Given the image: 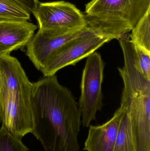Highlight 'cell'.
<instances>
[{
	"label": "cell",
	"mask_w": 150,
	"mask_h": 151,
	"mask_svg": "<svg viewBox=\"0 0 150 151\" xmlns=\"http://www.w3.org/2000/svg\"><path fill=\"white\" fill-rule=\"evenodd\" d=\"M37 28L29 21H0V56L26 47Z\"/></svg>",
	"instance_id": "9c48e42d"
},
{
	"label": "cell",
	"mask_w": 150,
	"mask_h": 151,
	"mask_svg": "<svg viewBox=\"0 0 150 151\" xmlns=\"http://www.w3.org/2000/svg\"><path fill=\"white\" fill-rule=\"evenodd\" d=\"M33 14L39 4L38 0H11Z\"/></svg>",
	"instance_id": "2e32d148"
},
{
	"label": "cell",
	"mask_w": 150,
	"mask_h": 151,
	"mask_svg": "<svg viewBox=\"0 0 150 151\" xmlns=\"http://www.w3.org/2000/svg\"><path fill=\"white\" fill-rule=\"evenodd\" d=\"M0 151H29L20 138L0 128Z\"/></svg>",
	"instance_id": "5bb4252c"
},
{
	"label": "cell",
	"mask_w": 150,
	"mask_h": 151,
	"mask_svg": "<svg viewBox=\"0 0 150 151\" xmlns=\"http://www.w3.org/2000/svg\"><path fill=\"white\" fill-rule=\"evenodd\" d=\"M33 14L39 30L57 35L75 33L88 27L85 15L74 4L65 1L39 3Z\"/></svg>",
	"instance_id": "5b68a950"
},
{
	"label": "cell",
	"mask_w": 150,
	"mask_h": 151,
	"mask_svg": "<svg viewBox=\"0 0 150 151\" xmlns=\"http://www.w3.org/2000/svg\"><path fill=\"white\" fill-rule=\"evenodd\" d=\"M118 40L124 60V66L118 68L124 84L120 106L129 113L137 151H150V81L136 66L129 36Z\"/></svg>",
	"instance_id": "3957f363"
},
{
	"label": "cell",
	"mask_w": 150,
	"mask_h": 151,
	"mask_svg": "<svg viewBox=\"0 0 150 151\" xmlns=\"http://www.w3.org/2000/svg\"><path fill=\"white\" fill-rule=\"evenodd\" d=\"M150 9V0H91L85 5L88 27L115 39L128 35Z\"/></svg>",
	"instance_id": "277c9868"
},
{
	"label": "cell",
	"mask_w": 150,
	"mask_h": 151,
	"mask_svg": "<svg viewBox=\"0 0 150 151\" xmlns=\"http://www.w3.org/2000/svg\"><path fill=\"white\" fill-rule=\"evenodd\" d=\"M120 107L122 112L113 151H137L129 113L126 108Z\"/></svg>",
	"instance_id": "8fae6325"
},
{
	"label": "cell",
	"mask_w": 150,
	"mask_h": 151,
	"mask_svg": "<svg viewBox=\"0 0 150 151\" xmlns=\"http://www.w3.org/2000/svg\"><path fill=\"white\" fill-rule=\"evenodd\" d=\"M94 33H98L88 26L80 32L65 35H57L39 29L26 46V55L41 71L51 54L65 42L77 37Z\"/></svg>",
	"instance_id": "ba28073f"
},
{
	"label": "cell",
	"mask_w": 150,
	"mask_h": 151,
	"mask_svg": "<svg viewBox=\"0 0 150 151\" xmlns=\"http://www.w3.org/2000/svg\"><path fill=\"white\" fill-rule=\"evenodd\" d=\"M31 13L11 0H0V21H29Z\"/></svg>",
	"instance_id": "4fadbf2b"
},
{
	"label": "cell",
	"mask_w": 150,
	"mask_h": 151,
	"mask_svg": "<svg viewBox=\"0 0 150 151\" xmlns=\"http://www.w3.org/2000/svg\"><path fill=\"white\" fill-rule=\"evenodd\" d=\"M81 81L79 110L82 124L89 127L95 120L97 112L103 106L102 85L105 63L99 53L93 52L87 57Z\"/></svg>",
	"instance_id": "8992f818"
},
{
	"label": "cell",
	"mask_w": 150,
	"mask_h": 151,
	"mask_svg": "<svg viewBox=\"0 0 150 151\" xmlns=\"http://www.w3.org/2000/svg\"><path fill=\"white\" fill-rule=\"evenodd\" d=\"M122 109L120 107L112 119L98 126H89L88 136L85 142L86 151H113Z\"/></svg>",
	"instance_id": "30bf717a"
},
{
	"label": "cell",
	"mask_w": 150,
	"mask_h": 151,
	"mask_svg": "<svg viewBox=\"0 0 150 151\" xmlns=\"http://www.w3.org/2000/svg\"><path fill=\"white\" fill-rule=\"evenodd\" d=\"M2 117H1V106H0V123H1Z\"/></svg>",
	"instance_id": "e0dca14e"
},
{
	"label": "cell",
	"mask_w": 150,
	"mask_h": 151,
	"mask_svg": "<svg viewBox=\"0 0 150 151\" xmlns=\"http://www.w3.org/2000/svg\"><path fill=\"white\" fill-rule=\"evenodd\" d=\"M131 32L129 35L130 43L150 54V9Z\"/></svg>",
	"instance_id": "7c38bea8"
},
{
	"label": "cell",
	"mask_w": 150,
	"mask_h": 151,
	"mask_svg": "<svg viewBox=\"0 0 150 151\" xmlns=\"http://www.w3.org/2000/svg\"><path fill=\"white\" fill-rule=\"evenodd\" d=\"M132 46L136 68L146 80L150 81V54L137 46Z\"/></svg>",
	"instance_id": "9a60e30c"
},
{
	"label": "cell",
	"mask_w": 150,
	"mask_h": 151,
	"mask_svg": "<svg viewBox=\"0 0 150 151\" xmlns=\"http://www.w3.org/2000/svg\"><path fill=\"white\" fill-rule=\"evenodd\" d=\"M32 88V83L16 58L0 56L1 127L21 139L33 128Z\"/></svg>",
	"instance_id": "7a4b0ae2"
},
{
	"label": "cell",
	"mask_w": 150,
	"mask_h": 151,
	"mask_svg": "<svg viewBox=\"0 0 150 151\" xmlns=\"http://www.w3.org/2000/svg\"><path fill=\"white\" fill-rule=\"evenodd\" d=\"M31 133L45 151H73L78 145L82 124L77 102L55 75L33 83Z\"/></svg>",
	"instance_id": "6da1fadb"
},
{
	"label": "cell",
	"mask_w": 150,
	"mask_h": 151,
	"mask_svg": "<svg viewBox=\"0 0 150 151\" xmlns=\"http://www.w3.org/2000/svg\"><path fill=\"white\" fill-rule=\"evenodd\" d=\"M114 39L112 36L94 33L70 40L51 54L41 72L44 76L55 75L61 69L75 65Z\"/></svg>",
	"instance_id": "52a82bcc"
}]
</instances>
